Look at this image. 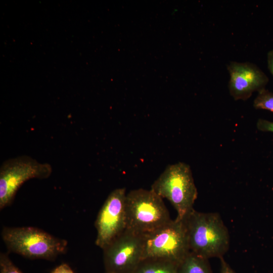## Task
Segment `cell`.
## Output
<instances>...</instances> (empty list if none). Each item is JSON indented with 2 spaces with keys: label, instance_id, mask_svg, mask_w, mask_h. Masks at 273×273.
Returning <instances> with one entry per match:
<instances>
[{
  "label": "cell",
  "instance_id": "obj_1",
  "mask_svg": "<svg viewBox=\"0 0 273 273\" xmlns=\"http://www.w3.org/2000/svg\"><path fill=\"white\" fill-rule=\"evenodd\" d=\"M184 220L191 252L207 259L223 257L229 248L230 236L218 213L193 209Z\"/></svg>",
  "mask_w": 273,
  "mask_h": 273
},
{
  "label": "cell",
  "instance_id": "obj_2",
  "mask_svg": "<svg viewBox=\"0 0 273 273\" xmlns=\"http://www.w3.org/2000/svg\"><path fill=\"white\" fill-rule=\"evenodd\" d=\"M151 189L171 203L179 220H184L194 209L198 196L191 167L181 162L167 165Z\"/></svg>",
  "mask_w": 273,
  "mask_h": 273
},
{
  "label": "cell",
  "instance_id": "obj_3",
  "mask_svg": "<svg viewBox=\"0 0 273 273\" xmlns=\"http://www.w3.org/2000/svg\"><path fill=\"white\" fill-rule=\"evenodd\" d=\"M1 235L10 251L30 259H54L67 248L66 240L34 227H4Z\"/></svg>",
  "mask_w": 273,
  "mask_h": 273
},
{
  "label": "cell",
  "instance_id": "obj_4",
  "mask_svg": "<svg viewBox=\"0 0 273 273\" xmlns=\"http://www.w3.org/2000/svg\"><path fill=\"white\" fill-rule=\"evenodd\" d=\"M126 229L144 235L171 219L163 199L151 189H138L126 194Z\"/></svg>",
  "mask_w": 273,
  "mask_h": 273
},
{
  "label": "cell",
  "instance_id": "obj_5",
  "mask_svg": "<svg viewBox=\"0 0 273 273\" xmlns=\"http://www.w3.org/2000/svg\"><path fill=\"white\" fill-rule=\"evenodd\" d=\"M143 237V260L162 259L179 265L190 252L184 220H171Z\"/></svg>",
  "mask_w": 273,
  "mask_h": 273
},
{
  "label": "cell",
  "instance_id": "obj_6",
  "mask_svg": "<svg viewBox=\"0 0 273 273\" xmlns=\"http://www.w3.org/2000/svg\"><path fill=\"white\" fill-rule=\"evenodd\" d=\"M52 172L51 165L23 156L4 161L0 168V209L13 201L20 187L31 178H46Z\"/></svg>",
  "mask_w": 273,
  "mask_h": 273
},
{
  "label": "cell",
  "instance_id": "obj_7",
  "mask_svg": "<svg viewBox=\"0 0 273 273\" xmlns=\"http://www.w3.org/2000/svg\"><path fill=\"white\" fill-rule=\"evenodd\" d=\"M103 250L105 272L132 273L143 260V235L126 229Z\"/></svg>",
  "mask_w": 273,
  "mask_h": 273
},
{
  "label": "cell",
  "instance_id": "obj_8",
  "mask_svg": "<svg viewBox=\"0 0 273 273\" xmlns=\"http://www.w3.org/2000/svg\"><path fill=\"white\" fill-rule=\"evenodd\" d=\"M126 190L112 191L101 208L95 222L96 245L103 250L126 229Z\"/></svg>",
  "mask_w": 273,
  "mask_h": 273
},
{
  "label": "cell",
  "instance_id": "obj_9",
  "mask_svg": "<svg viewBox=\"0 0 273 273\" xmlns=\"http://www.w3.org/2000/svg\"><path fill=\"white\" fill-rule=\"evenodd\" d=\"M227 69L230 75L229 92L235 100H247L254 92L264 88L268 82L265 74L251 62L231 61Z\"/></svg>",
  "mask_w": 273,
  "mask_h": 273
},
{
  "label": "cell",
  "instance_id": "obj_10",
  "mask_svg": "<svg viewBox=\"0 0 273 273\" xmlns=\"http://www.w3.org/2000/svg\"><path fill=\"white\" fill-rule=\"evenodd\" d=\"M178 267L169 261L146 259L142 260L132 273H178Z\"/></svg>",
  "mask_w": 273,
  "mask_h": 273
},
{
  "label": "cell",
  "instance_id": "obj_11",
  "mask_svg": "<svg viewBox=\"0 0 273 273\" xmlns=\"http://www.w3.org/2000/svg\"><path fill=\"white\" fill-rule=\"evenodd\" d=\"M208 260L190 251L179 264L178 273H212Z\"/></svg>",
  "mask_w": 273,
  "mask_h": 273
},
{
  "label": "cell",
  "instance_id": "obj_12",
  "mask_svg": "<svg viewBox=\"0 0 273 273\" xmlns=\"http://www.w3.org/2000/svg\"><path fill=\"white\" fill-rule=\"evenodd\" d=\"M254 107L273 112V93L263 88L258 92L253 102Z\"/></svg>",
  "mask_w": 273,
  "mask_h": 273
},
{
  "label": "cell",
  "instance_id": "obj_13",
  "mask_svg": "<svg viewBox=\"0 0 273 273\" xmlns=\"http://www.w3.org/2000/svg\"><path fill=\"white\" fill-rule=\"evenodd\" d=\"M0 273H23L12 261L8 255L0 254Z\"/></svg>",
  "mask_w": 273,
  "mask_h": 273
},
{
  "label": "cell",
  "instance_id": "obj_14",
  "mask_svg": "<svg viewBox=\"0 0 273 273\" xmlns=\"http://www.w3.org/2000/svg\"><path fill=\"white\" fill-rule=\"evenodd\" d=\"M257 128L262 131L273 132V122L266 120L259 119L256 124Z\"/></svg>",
  "mask_w": 273,
  "mask_h": 273
},
{
  "label": "cell",
  "instance_id": "obj_15",
  "mask_svg": "<svg viewBox=\"0 0 273 273\" xmlns=\"http://www.w3.org/2000/svg\"><path fill=\"white\" fill-rule=\"evenodd\" d=\"M51 273H74L66 263H62L55 267Z\"/></svg>",
  "mask_w": 273,
  "mask_h": 273
},
{
  "label": "cell",
  "instance_id": "obj_16",
  "mask_svg": "<svg viewBox=\"0 0 273 273\" xmlns=\"http://www.w3.org/2000/svg\"><path fill=\"white\" fill-rule=\"evenodd\" d=\"M219 259L221 262V273H236L225 262L223 257Z\"/></svg>",
  "mask_w": 273,
  "mask_h": 273
},
{
  "label": "cell",
  "instance_id": "obj_17",
  "mask_svg": "<svg viewBox=\"0 0 273 273\" xmlns=\"http://www.w3.org/2000/svg\"><path fill=\"white\" fill-rule=\"evenodd\" d=\"M268 68L273 76V50L269 51L267 55Z\"/></svg>",
  "mask_w": 273,
  "mask_h": 273
},
{
  "label": "cell",
  "instance_id": "obj_18",
  "mask_svg": "<svg viewBox=\"0 0 273 273\" xmlns=\"http://www.w3.org/2000/svg\"><path fill=\"white\" fill-rule=\"evenodd\" d=\"M105 273H113V272H105Z\"/></svg>",
  "mask_w": 273,
  "mask_h": 273
}]
</instances>
